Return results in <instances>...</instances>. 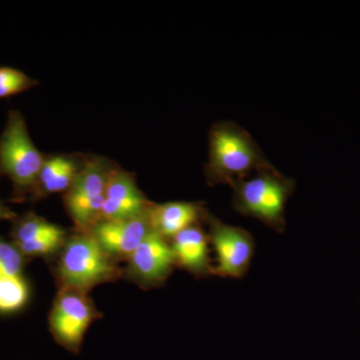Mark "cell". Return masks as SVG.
Instances as JSON below:
<instances>
[{"mask_svg": "<svg viewBox=\"0 0 360 360\" xmlns=\"http://www.w3.org/2000/svg\"><path fill=\"white\" fill-rule=\"evenodd\" d=\"M272 167L250 134L232 122L213 125L210 134V155L205 165L208 184L232 186L251 172Z\"/></svg>", "mask_w": 360, "mask_h": 360, "instance_id": "cell-1", "label": "cell"}, {"mask_svg": "<svg viewBox=\"0 0 360 360\" xmlns=\"http://www.w3.org/2000/svg\"><path fill=\"white\" fill-rule=\"evenodd\" d=\"M232 206L239 214L251 217L283 233L285 229V205L295 193V181L272 167L257 172L252 179L231 186Z\"/></svg>", "mask_w": 360, "mask_h": 360, "instance_id": "cell-2", "label": "cell"}, {"mask_svg": "<svg viewBox=\"0 0 360 360\" xmlns=\"http://www.w3.org/2000/svg\"><path fill=\"white\" fill-rule=\"evenodd\" d=\"M120 270L90 232L82 231L65 241L58 264L61 288L87 292L94 286L120 277Z\"/></svg>", "mask_w": 360, "mask_h": 360, "instance_id": "cell-3", "label": "cell"}, {"mask_svg": "<svg viewBox=\"0 0 360 360\" xmlns=\"http://www.w3.org/2000/svg\"><path fill=\"white\" fill-rule=\"evenodd\" d=\"M44 160L28 134L22 115L11 110L0 136V170L20 188H32Z\"/></svg>", "mask_w": 360, "mask_h": 360, "instance_id": "cell-4", "label": "cell"}, {"mask_svg": "<svg viewBox=\"0 0 360 360\" xmlns=\"http://www.w3.org/2000/svg\"><path fill=\"white\" fill-rule=\"evenodd\" d=\"M203 221L208 226L210 246L217 255L212 276L243 278L250 269L255 241L243 227L227 224L205 210Z\"/></svg>", "mask_w": 360, "mask_h": 360, "instance_id": "cell-5", "label": "cell"}, {"mask_svg": "<svg viewBox=\"0 0 360 360\" xmlns=\"http://www.w3.org/2000/svg\"><path fill=\"white\" fill-rule=\"evenodd\" d=\"M97 316L96 307L86 292L61 288L49 317L52 335L61 347L78 354L85 333Z\"/></svg>", "mask_w": 360, "mask_h": 360, "instance_id": "cell-6", "label": "cell"}, {"mask_svg": "<svg viewBox=\"0 0 360 360\" xmlns=\"http://www.w3.org/2000/svg\"><path fill=\"white\" fill-rule=\"evenodd\" d=\"M110 174L111 169L103 161H89L82 165L77 179L66 193V207L80 231L91 229L101 221Z\"/></svg>", "mask_w": 360, "mask_h": 360, "instance_id": "cell-7", "label": "cell"}, {"mask_svg": "<svg viewBox=\"0 0 360 360\" xmlns=\"http://www.w3.org/2000/svg\"><path fill=\"white\" fill-rule=\"evenodd\" d=\"M174 266L172 245L151 229L130 255L127 271L137 283L153 288L165 283Z\"/></svg>", "mask_w": 360, "mask_h": 360, "instance_id": "cell-8", "label": "cell"}, {"mask_svg": "<svg viewBox=\"0 0 360 360\" xmlns=\"http://www.w3.org/2000/svg\"><path fill=\"white\" fill-rule=\"evenodd\" d=\"M150 207V203L139 191L131 175L122 170H111L101 221L142 217Z\"/></svg>", "mask_w": 360, "mask_h": 360, "instance_id": "cell-9", "label": "cell"}, {"mask_svg": "<svg viewBox=\"0 0 360 360\" xmlns=\"http://www.w3.org/2000/svg\"><path fill=\"white\" fill-rule=\"evenodd\" d=\"M150 231L148 212L134 219L101 221L89 231L115 259H129Z\"/></svg>", "mask_w": 360, "mask_h": 360, "instance_id": "cell-10", "label": "cell"}, {"mask_svg": "<svg viewBox=\"0 0 360 360\" xmlns=\"http://www.w3.org/2000/svg\"><path fill=\"white\" fill-rule=\"evenodd\" d=\"M175 265L196 277L212 276L210 243L207 233L200 227H189L172 239Z\"/></svg>", "mask_w": 360, "mask_h": 360, "instance_id": "cell-11", "label": "cell"}, {"mask_svg": "<svg viewBox=\"0 0 360 360\" xmlns=\"http://www.w3.org/2000/svg\"><path fill=\"white\" fill-rule=\"evenodd\" d=\"M205 206L200 203L174 201L163 205H151L148 219L151 229L165 239H172L180 232L203 220Z\"/></svg>", "mask_w": 360, "mask_h": 360, "instance_id": "cell-12", "label": "cell"}, {"mask_svg": "<svg viewBox=\"0 0 360 360\" xmlns=\"http://www.w3.org/2000/svg\"><path fill=\"white\" fill-rule=\"evenodd\" d=\"M82 165L71 156H49L45 158L35 187L44 194L68 193Z\"/></svg>", "mask_w": 360, "mask_h": 360, "instance_id": "cell-13", "label": "cell"}, {"mask_svg": "<svg viewBox=\"0 0 360 360\" xmlns=\"http://www.w3.org/2000/svg\"><path fill=\"white\" fill-rule=\"evenodd\" d=\"M30 296L27 283L22 276L0 277V312H14L22 309Z\"/></svg>", "mask_w": 360, "mask_h": 360, "instance_id": "cell-14", "label": "cell"}, {"mask_svg": "<svg viewBox=\"0 0 360 360\" xmlns=\"http://www.w3.org/2000/svg\"><path fill=\"white\" fill-rule=\"evenodd\" d=\"M63 231L61 227L51 224L47 220L35 215H28L25 219L21 220L14 231L15 245H21Z\"/></svg>", "mask_w": 360, "mask_h": 360, "instance_id": "cell-15", "label": "cell"}, {"mask_svg": "<svg viewBox=\"0 0 360 360\" xmlns=\"http://www.w3.org/2000/svg\"><path fill=\"white\" fill-rule=\"evenodd\" d=\"M37 85V80L22 71L0 66V98L16 96Z\"/></svg>", "mask_w": 360, "mask_h": 360, "instance_id": "cell-16", "label": "cell"}, {"mask_svg": "<svg viewBox=\"0 0 360 360\" xmlns=\"http://www.w3.org/2000/svg\"><path fill=\"white\" fill-rule=\"evenodd\" d=\"M65 231L51 234L44 238L18 245L21 253L30 257H44L56 252L63 248L65 243Z\"/></svg>", "mask_w": 360, "mask_h": 360, "instance_id": "cell-17", "label": "cell"}, {"mask_svg": "<svg viewBox=\"0 0 360 360\" xmlns=\"http://www.w3.org/2000/svg\"><path fill=\"white\" fill-rule=\"evenodd\" d=\"M22 255L18 246L0 239V277L21 276Z\"/></svg>", "mask_w": 360, "mask_h": 360, "instance_id": "cell-18", "label": "cell"}, {"mask_svg": "<svg viewBox=\"0 0 360 360\" xmlns=\"http://www.w3.org/2000/svg\"><path fill=\"white\" fill-rule=\"evenodd\" d=\"M11 217H13V213L4 207L2 203L0 202V219H9Z\"/></svg>", "mask_w": 360, "mask_h": 360, "instance_id": "cell-19", "label": "cell"}]
</instances>
